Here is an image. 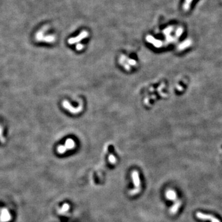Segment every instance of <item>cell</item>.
Listing matches in <instances>:
<instances>
[{"instance_id":"obj_8","label":"cell","mask_w":222,"mask_h":222,"mask_svg":"<svg viewBox=\"0 0 222 222\" xmlns=\"http://www.w3.org/2000/svg\"><path fill=\"white\" fill-rule=\"evenodd\" d=\"M5 129H4V127L3 125L0 123V143H4L6 141V137H5Z\"/></svg>"},{"instance_id":"obj_3","label":"cell","mask_w":222,"mask_h":222,"mask_svg":"<svg viewBox=\"0 0 222 222\" xmlns=\"http://www.w3.org/2000/svg\"><path fill=\"white\" fill-rule=\"evenodd\" d=\"M88 32H86V31H83L78 36L75 37V38H70L68 41V43L69 44H74V43H76L80 41H81L82 39L85 38L88 36Z\"/></svg>"},{"instance_id":"obj_7","label":"cell","mask_w":222,"mask_h":222,"mask_svg":"<svg viewBox=\"0 0 222 222\" xmlns=\"http://www.w3.org/2000/svg\"><path fill=\"white\" fill-rule=\"evenodd\" d=\"M65 147L67 149V150H71L73 149L75 146V141L72 140L69 138L65 141Z\"/></svg>"},{"instance_id":"obj_5","label":"cell","mask_w":222,"mask_h":222,"mask_svg":"<svg viewBox=\"0 0 222 222\" xmlns=\"http://www.w3.org/2000/svg\"><path fill=\"white\" fill-rule=\"evenodd\" d=\"M146 39H147V41L148 42L153 44V45L154 46H155V47L159 48V47H161L162 46V42L161 41L157 40V39H155L153 37L150 36V35H149V36H148L147 37H146Z\"/></svg>"},{"instance_id":"obj_15","label":"cell","mask_w":222,"mask_h":222,"mask_svg":"<svg viewBox=\"0 0 222 222\" xmlns=\"http://www.w3.org/2000/svg\"><path fill=\"white\" fill-rule=\"evenodd\" d=\"M127 63L131 65H136V61L133 60V59H127Z\"/></svg>"},{"instance_id":"obj_16","label":"cell","mask_w":222,"mask_h":222,"mask_svg":"<svg viewBox=\"0 0 222 222\" xmlns=\"http://www.w3.org/2000/svg\"><path fill=\"white\" fill-rule=\"evenodd\" d=\"M84 48V46L82 44H77V46H76V49L78 50V51H80L82 50V49Z\"/></svg>"},{"instance_id":"obj_2","label":"cell","mask_w":222,"mask_h":222,"mask_svg":"<svg viewBox=\"0 0 222 222\" xmlns=\"http://www.w3.org/2000/svg\"><path fill=\"white\" fill-rule=\"evenodd\" d=\"M196 217L197 219L202 220H210L211 222H220L219 220L215 218L214 217L210 215L204 214L201 212H197L196 214Z\"/></svg>"},{"instance_id":"obj_12","label":"cell","mask_w":222,"mask_h":222,"mask_svg":"<svg viewBox=\"0 0 222 222\" xmlns=\"http://www.w3.org/2000/svg\"><path fill=\"white\" fill-rule=\"evenodd\" d=\"M67 150V149L65 148V147L63 145H61V146H59L57 147V153H58L59 154H64L65 151Z\"/></svg>"},{"instance_id":"obj_1","label":"cell","mask_w":222,"mask_h":222,"mask_svg":"<svg viewBox=\"0 0 222 222\" xmlns=\"http://www.w3.org/2000/svg\"><path fill=\"white\" fill-rule=\"evenodd\" d=\"M63 106L64 108H65V109L69 110L70 112L72 113L73 114H76L77 113L80 112L82 110V104L78 108H73L72 106L70 104V103L67 101H64L63 102Z\"/></svg>"},{"instance_id":"obj_11","label":"cell","mask_w":222,"mask_h":222,"mask_svg":"<svg viewBox=\"0 0 222 222\" xmlns=\"http://www.w3.org/2000/svg\"><path fill=\"white\" fill-rule=\"evenodd\" d=\"M193 1V0H185V3L183 4V10L185 11L186 12V11H189L190 6H191V4Z\"/></svg>"},{"instance_id":"obj_6","label":"cell","mask_w":222,"mask_h":222,"mask_svg":"<svg viewBox=\"0 0 222 222\" xmlns=\"http://www.w3.org/2000/svg\"><path fill=\"white\" fill-rule=\"evenodd\" d=\"M165 196L167 199L170 200V201H175L176 199V194L174 190L172 189L167 191L165 193Z\"/></svg>"},{"instance_id":"obj_13","label":"cell","mask_w":222,"mask_h":222,"mask_svg":"<svg viewBox=\"0 0 222 222\" xmlns=\"http://www.w3.org/2000/svg\"><path fill=\"white\" fill-rule=\"evenodd\" d=\"M70 208V206H69V204H65L64 205H63V207H62L61 209L59 210L60 212H65L67 211Z\"/></svg>"},{"instance_id":"obj_4","label":"cell","mask_w":222,"mask_h":222,"mask_svg":"<svg viewBox=\"0 0 222 222\" xmlns=\"http://www.w3.org/2000/svg\"><path fill=\"white\" fill-rule=\"evenodd\" d=\"M131 176L136 188H140V180L138 172L137 171H133L132 172Z\"/></svg>"},{"instance_id":"obj_10","label":"cell","mask_w":222,"mask_h":222,"mask_svg":"<svg viewBox=\"0 0 222 222\" xmlns=\"http://www.w3.org/2000/svg\"><path fill=\"white\" fill-rule=\"evenodd\" d=\"M54 40H55V37H54V36H53V35H48V36H45V37H44L42 39V41L46 42L48 43H52L53 42H54Z\"/></svg>"},{"instance_id":"obj_9","label":"cell","mask_w":222,"mask_h":222,"mask_svg":"<svg viewBox=\"0 0 222 222\" xmlns=\"http://www.w3.org/2000/svg\"><path fill=\"white\" fill-rule=\"evenodd\" d=\"M181 206V202L180 201H176L174 206H173L170 209V213L172 214H175L176 212L179 209V208Z\"/></svg>"},{"instance_id":"obj_14","label":"cell","mask_w":222,"mask_h":222,"mask_svg":"<svg viewBox=\"0 0 222 222\" xmlns=\"http://www.w3.org/2000/svg\"><path fill=\"white\" fill-rule=\"evenodd\" d=\"M109 161L111 163L114 164V163H115V162H116L117 160L114 155H110L109 157Z\"/></svg>"}]
</instances>
